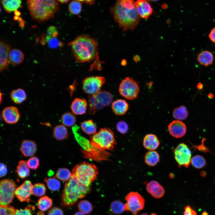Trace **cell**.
<instances>
[{
  "label": "cell",
  "mask_w": 215,
  "mask_h": 215,
  "mask_svg": "<svg viewBox=\"0 0 215 215\" xmlns=\"http://www.w3.org/2000/svg\"><path fill=\"white\" fill-rule=\"evenodd\" d=\"M89 114H94L96 110H100L110 105L113 98L111 94L106 91L100 90L97 93L89 95Z\"/></svg>",
  "instance_id": "cell-7"
},
{
  "label": "cell",
  "mask_w": 215,
  "mask_h": 215,
  "mask_svg": "<svg viewBox=\"0 0 215 215\" xmlns=\"http://www.w3.org/2000/svg\"><path fill=\"white\" fill-rule=\"evenodd\" d=\"M140 215H148L147 213H143L142 214H141Z\"/></svg>",
  "instance_id": "cell-62"
},
{
  "label": "cell",
  "mask_w": 215,
  "mask_h": 215,
  "mask_svg": "<svg viewBox=\"0 0 215 215\" xmlns=\"http://www.w3.org/2000/svg\"><path fill=\"white\" fill-rule=\"evenodd\" d=\"M168 128L170 134L176 138L183 137L186 132L187 128L185 124L180 120L172 121L168 125Z\"/></svg>",
  "instance_id": "cell-15"
},
{
  "label": "cell",
  "mask_w": 215,
  "mask_h": 215,
  "mask_svg": "<svg viewBox=\"0 0 215 215\" xmlns=\"http://www.w3.org/2000/svg\"><path fill=\"white\" fill-rule=\"evenodd\" d=\"M208 96L209 98H212L213 97V96L212 94L210 93L208 95Z\"/></svg>",
  "instance_id": "cell-60"
},
{
  "label": "cell",
  "mask_w": 215,
  "mask_h": 215,
  "mask_svg": "<svg viewBox=\"0 0 215 215\" xmlns=\"http://www.w3.org/2000/svg\"><path fill=\"white\" fill-rule=\"evenodd\" d=\"M159 155L155 150H150L145 155V162L149 166H153L156 165L159 162Z\"/></svg>",
  "instance_id": "cell-25"
},
{
  "label": "cell",
  "mask_w": 215,
  "mask_h": 215,
  "mask_svg": "<svg viewBox=\"0 0 215 215\" xmlns=\"http://www.w3.org/2000/svg\"><path fill=\"white\" fill-rule=\"evenodd\" d=\"M117 130L120 133L125 134L128 130V126L127 123L123 121L118 122L116 125Z\"/></svg>",
  "instance_id": "cell-45"
},
{
  "label": "cell",
  "mask_w": 215,
  "mask_h": 215,
  "mask_svg": "<svg viewBox=\"0 0 215 215\" xmlns=\"http://www.w3.org/2000/svg\"><path fill=\"white\" fill-rule=\"evenodd\" d=\"M160 144L159 141L157 136L153 134H147L143 140V145L146 149L153 150L158 148Z\"/></svg>",
  "instance_id": "cell-21"
},
{
  "label": "cell",
  "mask_w": 215,
  "mask_h": 215,
  "mask_svg": "<svg viewBox=\"0 0 215 215\" xmlns=\"http://www.w3.org/2000/svg\"><path fill=\"white\" fill-rule=\"evenodd\" d=\"M37 215H44V214L43 213H42V214H40V212L38 213Z\"/></svg>",
  "instance_id": "cell-61"
},
{
  "label": "cell",
  "mask_w": 215,
  "mask_h": 215,
  "mask_svg": "<svg viewBox=\"0 0 215 215\" xmlns=\"http://www.w3.org/2000/svg\"><path fill=\"white\" fill-rule=\"evenodd\" d=\"M58 2L53 0H29L26 3L32 18L41 22L53 17L59 9Z\"/></svg>",
  "instance_id": "cell-3"
},
{
  "label": "cell",
  "mask_w": 215,
  "mask_h": 215,
  "mask_svg": "<svg viewBox=\"0 0 215 215\" xmlns=\"http://www.w3.org/2000/svg\"><path fill=\"white\" fill-rule=\"evenodd\" d=\"M61 120L63 125L67 127L73 126L76 122V116L69 112L63 113L61 117Z\"/></svg>",
  "instance_id": "cell-32"
},
{
  "label": "cell",
  "mask_w": 215,
  "mask_h": 215,
  "mask_svg": "<svg viewBox=\"0 0 215 215\" xmlns=\"http://www.w3.org/2000/svg\"><path fill=\"white\" fill-rule=\"evenodd\" d=\"M208 37L212 42L215 43V27L211 30L208 35Z\"/></svg>",
  "instance_id": "cell-50"
},
{
  "label": "cell",
  "mask_w": 215,
  "mask_h": 215,
  "mask_svg": "<svg viewBox=\"0 0 215 215\" xmlns=\"http://www.w3.org/2000/svg\"><path fill=\"white\" fill-rule=\"evenodd\" d=\"M139 85L133 78L127 77L121 81L119 88L120 95L128 100L136 98L139 91Z\"/></svg>",
  "instance_id": "cell-8"
},
{
  "label": "cell",
  "mask_w": 215,
  "mask_h": 215,
  "mask_svg": "<svg viewBox=\"0 0 215 215\" xmlns=\"http://www.w3.org/2000/svg\"><path fill=\"white\" fill-rule=\"evenodd\" d=\"M28 167L33 170H36L40 165L39 158L36 156L32 157L27 162Z\"/></svg>",
  "instance_id": "cell-44"
},
{
  "label": "cell",
  "mask_w": 215,
  "mask_h": 215,
  "mask_svg": "<svg viewBox=\"0 0 215 215\" xmlns=\"http://www.w3.org/2000/svg\"><path fill=\"white\" fill-rule=\"evenodd\" d=\"M72 176V173L67 169L65 168H59L54 177L57 178L61 180L66 181L69 180Z\"/></svg>",
  "instance_id": "cell-34"
},
{
  "label": "cell",
  "mask_w": 215,
  "mask_h": 215,
  "mask_svg": "<svg viewBox=\"0 0 215 215\" xmlns=\"http://www.w3.org/2000/svg\"><path fill=\"white\" fill-rule=\"evenodd\" d=\"M47 35L54 37H56L58 35V32L56 28L54 26L49 27L47 30Z\"/></svg>",
  "instance_id": "cell-46"
},
{
  "label": "cell",
  "mask_w": 215,
  "mask_h": 215,
  "mask_svg": "<svg viewBox=\"0 0 215 215\" xmlns=\"http://www.w3.org/2000/svg\"><path fill=\"white\" fill-rule=\"evenodd\" d=\"M90 186L81 183L74 176L65 183L62 196V204L64 206L72 205L79 199L84 197L90 191Z\"/></svg>",
  "instance_id": "cell-4"
},
{
  "label": "cell",
  "mask_w": 215,
  "mask_h": 215,
  "mask_svg": "<svg viewBox=\"0 0 215 215\" xmlns=\"http://www.w3.org/2000/svg\"><path fill=\"white\" fill-rule=\"evenodd\" d=\"M45 41L47 42L49 47L51 48L55 49L62 45V43L56 37L47 35L45 37Z\"/></svg>",
  "instance_id": "cell-41"
},
{
  "label": "cell",
  "mask_w": 215,
  "mask_h": 215,
  "mask_svg": "<svg viewBox=\"0 0 215 215\" xmlns=\"http://www.w3.org/2000/svg\"><path fill=\"white\" fill-rule=\"evenodd\" d=\"M122 64L123 65H125L126 64V62L125 60L122 61Z\"/></svg>",
  "instance_id": "cell-56"
},
{
  "label": "cell",
  "mask_w": 215,
  "mask_h": 215,
  "mask_svg": "<svg viewBox=\"0 0 215 215\" xmlns=\"http://www.w3.org/2000/svg\"><path fill=\"white\" fill-rule=\"evenodd\" d=\"M76 61L89 62L98 59V44L94 39L88 35L77 36L69 43Z\"/></svg>",
  "instance_id": "cell-2"
},
{
  "label": "cell",
  "mask_w": 215,
  "mask_h": 215,
  "mask_svg": "<svg viewBox=\"0 0 215 215\" xmlns=\"http://www.w3.org/2000/svg\"><path fill=\"white\" fill-rule=\"evenodd\" d=\"M135 4L139 15L143 18L148 19L153 12L152 7L147 1L137 0Z\"/></svg>",
  "instance_id": "cell-17"
},
{
  "label": "cell",
  "mask_w": 215,
  "mask_h": 215,
  "mask_svg": "<svg viewBox=\"0 0 215 215\" xmlns=\"http://www.w3.org/2000/svg\"><path fill=\"white\" fill-rule=\"evenodd\" d=\"M33 185L29 180L25 181L19 187L17 188L15 191V195L21 202L30 201V197L32 194Z\"/></svg>",
  "instance_id": "cell-13"
},
{
  "label": "cell",
  "mask_w": 215,
  "mask_h": 215,
  "mask_svg": "<svg viewBox=\"0 0 215 215\" xmlns=\"http://www.w3.org/2000/svg\"><path fill=\"white\" fill-rule=\"evenodd\" d=\"M10 96L12 100L16 104L22 103L27 98L25 91L21 88L12 90L10 94Z\"/></svg>",
  "instance_id": "cell-28"
},
{
  "label": "cell",
  "mask_w": 215,
  "mask_h": 215,
  "mask_svg": "<svg viewBox=\"0 0 215 215\" xmlns=\"http://www.w3.org/2000/svg\"><path fill=\"white\" fill-rule=\"evenodd\" d=\"M188 111L186 107L181 105L175 108L173 110L172 115L176 120H182L186 119L188 116Z\"/></svg>",
  "instance_id": "cell-30"
},
{
  "label": "cell",
  "mask_w": 215,
  "mask_h": 215,
  "mask_svg": "<svg viewBox=\"0 0 215 215\" xmlns=\"http://www.w3.org/2000/svg\"><path fill=\"white\" fill-rule=\"evenodd\" d=\"M214 56L209 51L205 50L200 52L198 55L197 60L201 65L207 67L210 65L214 60Z\"/></svg>",
  "instance_id": "cell-24"
},
{
  "label": "cell",
  "mask_w": 215,
  "mask_h": 215,
  "mask_svg": "<svg viewBox=\"0 0 215 215\" xmlns=\"http://www.w3.org/2000/svg\"><path fill=\"white\" fill-rule=\"evenodd\" d=\"M92 144L99 149L111 150L116 144L113 132L110 128H104L93 135L91 138Z\"/></svg>",
  "instance_id": "cell-6"
},
{
  "label": "cell",
  "mask_w": 215,
  "mask_h": 215,
  "mask_svg": "<svg viewBox=\"0 0 215 215\" xmlns=\"http://www.w3.org/2000/svg\"><path fill=\"white\" fill-rule=\"evenodd\" d=\"M37 150V146L35 142L29 140H25L22 142L20 150L22 155L25 156H33Z\"/></svg>",
  "instance_id": "cell-20"
},
{
  "label": "cell",
  "mask_w": 215,
  "mask_h": 215,
  "mask_svg": "<svg viewBox=\"0 0 215 215\" xmlns=\"http://www.w3.org/2000/svg\"><path fill=\"white\" fill-rule=\"evenodd\" d=\"M2 116L6 122L11 124L17 122L20 117L17 108L13 106L4 108L2 112Z\"/></svg>",
  "instance_id": "cell-14"
},
{
  "label": "cell",
  "mask_w": 215,
  "mask_h": 215,
  "mask_svg": "<svg viewBox=\"0 0 215 215\" xmlns=\"http://www.w3.org/2000/svg\"><path fill=\"white\" fill-rule=\"evenodd\" d=\"M125 199L127 203L125 204V211H130L133 215H137L138 212L144 208L145 200L137 192L129 193Z\"/></svg>",
  "instance_id": "cell-10"
},
{
  "label": "cell",
  "mask_w": 215,
  "mask_h": 215,
  "mask_svg": "<svg viewBox=\"0 0 215 215\" xmlns=\"http://www.w3.org/2000/svg\"><path fill=\"white\" fill-rule=\"evenodd\" d=\"M81 3H85L90 4H93L95 1L93 0H79Z\"/></svg>",
  "instance_id": "cell-51"
},
{
  "label": "cell",
  "mask_w": 215,
  "mask_h": 215,
  "mask_svg": "<svg viewBox=\"0 0 215 215\" xmlns=\"http://www.w3.org/2000/svg\"><path fill=\"white\" fill-rule=\"evenodd\" d=\"M110 208L111 212L115 214H121L125 211V205L118 200L113 201L111 204Z\"/></svg>",
  "instance_id": "cell-38"
},
{
  "label": "cell",
  "mask_w": 215,
  "mask_h": 215,
  "mask_svg": "<svg viewBox=\"0 0 215 215\" xmlns=\"http://www.w3.org/2000/svg\"><path fill=\"white\" fill-rule=\"evenodd\" d=\"M78 208L79 211L84 214H89L93 210V206L91 203L86 200H82L79 202Z\"/></svg>",
  "instance_id": "cell-35"
},
{
  "label": "cell",
  "mask_w": 215,
  "mask_h": 215,
  "mask_svg": "<svg viewBox=\"0 0 215 215\" xmlns=\"http://www.w3.org/2000/svg\"><path fill=\"white\" fill-rule=\"evenodd\" d=\"M111 108L115 114L122 115L125 114L128 110L129 105L125 100L119 99L113 102Z\"/></svg>",
  "instance_id": "cell-22"
},
{
  "label": "cell",
  "mask_w": 215,
  "mask_h": 215,
  "mask_svg": "<svg viewBox=\"0 0 215 215\" xmlns=\"http://www.w3.org/2000/svg\"><path fill=\"white\" fill-rule=\"evenodd\" d=\"M53 136L58 140H61L66 139L68 136V133L66 127L63 125H56L53 131Z\"/></svg>",
  "instance_id": "cell-26"
},
{
  "label": "cell",
  "mask_w": 215,
  "mask_h": 215,
  "mask_svg": "<svg viewBox=\"0 0 215 215\" xmlns=\"http://www.w3.org/2000/svg\"><path fill=\"white\" fill-rule=\"evenodd\" d=\"M81 3L79 0L72 1L69 4V12L73 14L78 15L79 14L82 10Z\"/></svg>",
  "instance_id": "cell-40"
},
{
  "label": "cell",
  "mask_w": 215,
  "mask_h": 215,
  "mask_svg": "<svg viewBox=\"0 0 215 215\" xmlns=\"http://www.w3.org/2000/svg\"><path fill=\"white\" fill-rule=\"evenodd\" d=\"M52 204V199L46 196L40 198L37 202L38 208L42 211H45L50 208Z\"/></svg>",
  "instance_id": "cell-33"
},
{
  "label": "cell",
  "mask_w": 215,
  "mask_h": 215,
  "mask_svg": "<svg viewBox=\"0 0 215 215\" xmlns=\"http://www.w3.org/2000/svg\"><path fill=\"white\" fill-rule=\"evenodd\" d=\"M46 189L45 185L41 183L34 184L32 188V194L36 196H43L46 192Z\"/></svg>",
  "instance_id": "cell-39"
},
{
  "label": "cell",
  "mask_w": 215,
  "mask_h": 215,
  "mask_svg": "<svg viewBox=\"0 0 215 215\" xmlns=\"http://www.w3.org/2000/svg\"><path fill=\"white\" fill-rule=\"evenodd\" d=\"M82 130L89 135H93L96 132L97 126L91 120H86L83 122L81 125Z\"/></svg>",
  "instance_id": "cell-31"
},
{
  "label": "cell",
  "mask_w": 215,
  "mask_h": 215,
  "mask_svg": "<svg viewBox=\"0 0 215 215\" xmlns=\"http://www.w3.org/2000/svg\"><path fill=\"white\" fill-rule=\"evenodd\" d=\"M197 88L199 90H201L202 88L203 87V85L202 83H199L197 85Z\"/></svg>",
  "instance_id": "cell-52"
},
{
  "label": "cell",
  "mask_w": 215,
  "mask_h": 215,
  "mask_svg": "<svg viewBox=\"0 0 215 215\" xmlns=\"http://www.w3.org/2000/svg\"><path fill=\"white\" fill-rule=\"evenodd\" d=\"M74 215H85L84 214L79 211L76 212Z\"/></svg>",
  "instance_id": "cell-54"
},
{
  "label": "cell",
  "mask_w": 215,
  "mask_h": 215,
  "mask_svg": "<svg viewBox=\"0 0 215 215\" xmlns=\"http://www.w3.org/2000/svg\"><path fill=\"white\" fill-rule=\"evenodd\" d=\"M105 82L103 76H95L87 77L82 82L84 91L89 95L95 94L101 90V88Z\"/></svg>",
  "instance_id": "cell-12"
},
{
  "label": "cell",
  "mask_w": 215,
  "mask_h": 215,
  "mask_svg": "<svg viewBox=\"0 0 215 215\" xmlns=\"http://www.w3.org/2000/svg\"><path fill=\"white\" fill-rule=\"evenodd\" d=\"M202 215H208V212L206 211H204L202 212Z\"/></svg>",
  "instance_id": "cell-57"
},
{
  "label": "cell",
  "mask_w": 215,
  "mask_h": 215,
  "mask_svg": "<svg viewBox=\"0 0 215 215\" xmlns=\"http://www.w3.org/2000/svg\"><path fill=\"white\" fill-rule=\"evenodd\" d=\"M133 0L117 1L112 11L115 21L124 30H132L137 25L140 16Z\"/></svg>",
  "instance_id": "cell-1"
},
{
  "label": "cell",
  "mask_w": 215,
  "mask_h": 215,
  "mask_svg": "<svg viewBox=\"0 0 215 215\" xmlns=\"http://www.w3.org/2000/svg\"><path fill=\"white\" fill-rule=\"evenodd\" d=\"M34 209V206L29 205L23 209H16L15 215H32V210Z\"/></svg>",
  "instance_id": "cell-43"
},
{
  "label": "cell",
  "mask_w": 215,
  "mask_h": 215,
  "mask_svg": "<svg viewBox=\"0 0 215 215\" xmlns=\"http://www.w3.org/2000/svg\"><path fill=\"white\" fill-rule=\"evenodd\" d=\"M17 186L10 179L2 180L0 183V205H8L12 201L15 195Z\"/></svg>",
  "instance_id": "cell-9"
},
{
  "label": "cell",
  "mask_w": 215,
  "mask_h": 215,
  "mask_svg": "<svg viewBox=\"0 0 215 215\" xmlns=\"http://www.w3.org/2000/svg\"><path fill=\"white\" fill-rule=\"evenodd\" d=\"M24 54L20 50L13 48L9 52L8 59L10 63L17 65L21 63L24 59Z\"/></svg>",
  "instance_id": "cell-23"
},
{
  "label": "cell",
  "mask_w": 215,
  "mask_h": 215,
  "mask_svg": "<svg viewBox=\"0 0 215 215\" xmlns=\"http://www.w3.org/2000/svg\"><path fill=\"white\" fill-rule=\"evenodd\" d=\"M136 57H134V60L135 62H137V61H138L139 59H139L138 56L137 57H136Z\"/></svg>",
  "instance_id": "cell-58"
},
{
  "label": "cell",
  "mask_w": 215,
  "mask_h": 215,
  "mask_svg": "<svg viewBox=\"0 0 215 215\" xmlns=\"http://www.w3.org/2000/svg\"><path fill=\"white\" fill-rule=\"evenodd\" d=\"M18 19H19V16H15V17H14V19L15 20H17Z\"/></svg>",
  "instance_id": "cell-59"
},
{
  "label": "cell",
  "mask_w": 215,
  "mask_h": 215,
  "mask_svg": "<svg viewBox=\"0 0 215 215\" xmlns=\"http://www.w3.org/2000/svg\"><path fill=\"white\" fill-rule=\"evenodd\" d=\"M191 164L194 167L197 169H201L205 166L206 161L202 156L196 155L191 158Z\"/></svg>",
  "instance_id": "cell-37"
},
{
  "label": "cell",
  "mask_w": 215,
  "mask_h": 215,
  "mask_svg": "<svg viewBox=\"0 0 215 215\" xmlns=\"http://www.w3.org/2000/svg\"><path fill=\"white\" fill-rule=\"evenodd\" d=\"M19 177L23 179L28 177L30 175V171L27 162L24 160H21L19 162L18 165L15 170Z\"/></svg>",
  "instance_id": "cell-27"
},
{
  "label": "cell",
  "mask_w": 215,
  "mask_h": 215,
  "mask_svg": "<svg viewBox=\"0 0 215 215\" xmlns=\"http://www.w3.org/2000/svg\"><path fill=\"white\" fill-rule=\"evenodd\" d=\"M48 215H64L62 210L60 208L54 207L48 211Z\"/></svg>",
  "instance_id": "cell-47"
},
{
  "label": "cell",
  "mask_w": 215,
  "mask_h": 215,
  "mask_svg": "<svg viewBox=\"0 0 215 215\" xmlns=\"http://www.w3.org/2000/svg\"><path fill=\"white\" fill-rule=\"evenodd\" d=\"M44 182L46 183L48 188L51 191H56L58 190L61 187L60 181L56 178H45Z\"/></svg>",
  "instance_id": "cell-36"
},
{
  "label": "cell",
  "mask_w": 215,
  "mask_h": 215,
  "mask_svg": "<svg viewBox=\"0 0 215 215\" xmlns=\"http://www.w3.org/2000/svg\"><path fill=\"white\" fill-rule=\"evenodd\" d=\"M146 188L147 191L156 198H161L165 193L163 187L156 181L150 182L147 184Z\"/></svg>",
  "instance_id": "cell-18"
},
{
  "label": "cell",
  "mask_w": 215,
  "mask_h": 215,
  "mask_svg": "<svg viewBox=\"0 0 215 215\" xmlns=\"http://www.w3.org/2000/svg\"><path fill=\"white\" fill-rule=\"evenodd\" d=\"M14 13L15 15V16H19L21 14L20 13L19 11L17 10L14 11Z\"/></svg>",
  "instance_id": "cell-53"
},
{
  "label": "cell",
  "mask_w": 215,
  "mask_h": 215,
  "mask_svg": "<svg viewBox=\"0 0 215 215\" xmlns=\"http://www.w3.org/2000/svg\"><path fill=\"white\" fill-rule=\"evenodd\" d=\"M16 209L10 205H0V215H15Z\"/></svg>",
  "instance_id": "cell-42"
},
{
  "label": "cell",
  "mask_w": 215,
  "mask_h": 215,
  "mask_svg": "<svg viewBox=\"0 0 215 215\" xmlns=\"http://www.w3.org/2000/svg\"><path fill=\"white\" fill-rule=\"evenodd\" d=\"M4 10L10 13L19 8L21 3L20 0H2L0 1Z\"/></svg>",
  "instance_id": "cell-29"
},
{
  "label": "cell",
  "mask_w": 215,
  "mask_h": 215,
  "mask_svg": "<svg viewBox=\"0 0 215 215\" xmlns=\"http://www.w3.org/2000/svg\"><path fill=\"white\" fill-rule=\"evenodd\" d=\"M87 106V103L85 99L76 98L72 102L70 108L74 114L80 115L86 113Z\"/></svg>",
  "instance_id": "cell-19"
},
{
  "label": "cell",
  "mask_w": 215,
  "mask_h": 215,
  "mask_svg": "<svg viewBox=\"0 0 215 215\" xmlns=\"http://www.w3.org/2000/svg\"><path fill=\"white\" fill-rule=\"evenodd\" d=\"M10 46L3 40L0 42V69L2 72L7 68L9 62L8 56L11 50Z\"/></svg>",
  "instance_id": "cell-16"
},
{
  "label": "cell",
  "mask_w": 215,
  "mask_h": 215,
  "mask_svg": "<svg viewBox=\"0 0 215 215\" xmlns=\"http://www.w3.org/2000/svg\"><path fill=\"white\" fill-rule=\"evenodd\" d=\"M174 158L179 167H189L191 163V152L185 143L179 144L173 150Z\"/></svg>",
  "instance_id": "cell-11"
},
{
  "label": "cell",
  "mask_w": 215,
  "mask_h": 215,
  "mask_svg": "<svg viewBox=\"0 0 215 215\" xmlns=\"http://www.w3.org/2000/svg\"><path fill=\"white\" fill-rule=\"evenodd\" d=\"M183 215H197L196 211L191 207L190 205H188L185 208Z\"/></svg>",
  "instance_id": "cell-48"
},
{
  "label": "cell",
  "mask_w": 215,
  "mask_h": 215,
  "mask_svg": "<svg viewBox=\"0 0 215 215\" xmlns=\"http://www.w3.org/2000/svg\"><path fill=\"white\" fill-rule=\"evenodd\" d=\"M69 0H58V1L61 3H65L67 2Z\"/></svg>",
  "instance_id": "cell-55"
},
{
  "label": "cell",
  "mask_w": 215,
  "mask_h": 215,
  "mask_svg": "<svg viewBox=\"0 0 215 215\" xmlns=\"http://www.w3.org/2000/svg\"><path fill=\"white\" fill-rule=\"evenodd\" d=\"M98 174V169L95 165L85 162L75 166L72 172V175L82 184L87 186H90Z\"/></svg>",
  "instance_id": "cell-5"
},
{
  "label": "cell",
  "mask_w": 215,
  "mask_h": 215,
  "mask_svg": "<svg viewBox=\"0 0 215 215\" xmlns=\"http://www.w3.org/2000/svg\"><path fill=\"white\" fill-rule=\"evenodd\" d=\"M0 169V177H3L7 174V168L5 165L1 163Z\"/></svg>",
  "instance_id": "cell-49"
},
{
  "label": "cell",
  "mask_w": 215,
  "mask_h": 215,
  "mask_svg": "<svg viewBox=\"0 0 215 215\" xmlns=\"http://www.w3.org/2000/svg\"><path fill=\"white\" fill-rule=\"evenodd\" d=\"M151 215H156L155 213H152Z\"/></svg>",
  "instance_id": "cell-63"
}]
</instances>
